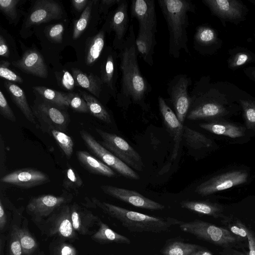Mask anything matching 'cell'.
Segmentation results:
<instances>
[{
    "instance_id": "6da1fadb",
    "label": "cell",
    "mask_w": 255,
    "mask_h": 255,
    "mask_svg": "<svg viewBox=\"0 0 255 255\" xmlns=\"http://www.w3.org/2000/svg\"><path fill=\"white\" fill-rule=\"evenodd\" d=\"M135 39L134 27L131 24L126 40L119 50L121 80L116 100L122 106L133 104L146 107L145 100L151 87L140 70Z\"/></svg>"
},
{
    "instance_id": "4dcf8cb0",
    "label": "cell",
    "mask_w": 255,
    "mask_h": 255,
    "mask_svg": "<svg viewBox=\"0 0 255 255\" xmlns=\"http://www.w3.org/2000/svg\"><path fill=\"white\" fill-rule=\"evenodd\" d=\"M180 205L183 209L215 218L219 217L222 211L219 205L205 201L184 200L180 202Z\"/></svg>"
},
{
    "instance_id": "4fadbf2b",
    "label": "cell",
    "mask_w": 255,
    "mask_h": 255,
    "mask_svg": "<svg viewBox=\"0 0 255 255\" xmlns=\"http://www.w3.org/2000/svg\"><path fill=\"white\" fill-rule=\"evenodd\" d=\"M128 3L127 0H120L116 9L108 16L104 26L106 32L113 31L115 36L113 47L119 50L124 43L129 28V19L128 14Z\"/></svg>"
},
{
    "instance_id": "d4e9b609",
    "label": "cell",
    "mask_w": 255,
    "mask_h": 255,
    "mask_svg": "<svg viewBox=\"0 0 255 255\" xmlns=\"http://www.w3.org/2000/svg\"><path fill=\"white\" fill-rule=\"evenodd\" d=\"M77 157L81 166L91 174L112 177L116 176L114 170L86 151L79 150Z\"/></svg>"
},
{
    "instance_id": "7a4b0ae2",
    "label": "cell",
    "mask_w": 255,
    "mask_h": 255,
    "mask_svg": "<svg viewBox=\"0 0 255 255\" xmlns=\"http://www.w3.org/2000/svg\"><path fill=\"white\" fill-rule=\"evenodd\" d=\"M158 3L168 27L169 54L176 59L182 50L190 54L187 45L188 13L195 12V4L191 0H158Z\"/></svg>"
},
{
    "instance_id": "f1b7e54d",
    "label": "cell",
    "mask_w": 255,
    "mask_h": 255,
    "mask_svg": "<svg viewBox=\"0 0 255 255\" xmlns=\"http://www.w3.org/2000/svg\"><path fill=\"white\" fill-rule=\"evenodd\" d=\"M202 128L217 135L231 138L241 137L245 135V128L237 125L227 123L213 122L199 124Z\"/></svg>"
},
{
    "instance_id": "2e32d148",
    "label": "cell",
    "mask_w": 255,
    "mask_h": 255,
    "mask_svg": "<svg viewBox=\"0 0 255 255\" xmlns=\"http://www.w3.org/2000/svg\"><path fill=\"white\" fill-rule=\"evenodd\" d=\"M101 189L105 194L133 206L149 210H162L165 206L134 190L103 185Z\"/></svg>"
},
{
    "instance_id": "e0dca14e",
    "label": "cell",
    "mask_w": 255,
    "mask_h": 255,
    "mask_svg": "<svg viewBox=\"0 0 255 255\" xmlns=\"http://www.w3.org/2000/svg\"><path fill=\"white\" fill-rule=\"evenodd\" d=\"M0 182L17 187L30 188L50 181L48 175L33 168L18 169L10 172L0 179Z\"/></svg>"
},
{
    "instance_id": "6f0895ef",
    "label": "cell",
    "mask_w": 255,
    "mask_h": 255,
    "mask_svg": "<svg viewBox=\"0 0 255 255\" xmlns=\"http://www.w3.org/2000/svg\"><path fill=\"white\" fill-rule=\"evenodd\" d=\"M189 255H213L210 251L204 249L203 247L198 249Z\"/></svg>"
},
{
    "instance_id": "7c38bea8",
    "label": "cell",
    "mask_w": 255,
    "mask_h": 255,
    "mask_svg": "<svg viewBox=\"0 0 255 255\" xmlns=\"http://www.w3.org/2000/svg\"><path fill=\"white\" fill-rule=\"evenodd\" d=\"M80 134L87 147L98 159L126 178L139 179L140 177L136 172L105 148L90 133L82 130Z\"/></svg>"
},
{
    "instance_id": "bcb514c9",
    "label": "cell",
    "mask_w": 255,
    "mask_h": 255,
    "mask_svg": "<svg viewBox=\"0 0 255 255\" xmlns=\"http://www.w3.org/2000/svg\"><path fill=\"white\" fill-rule=\"evenodd\" d=\"M0 114L4 118L12 122H16V119L14 113L1 90L0 91Z\"/></svg>"
},
{
    "instance_id": "277c9868",
    "label": "cell",
    "mask_w": 255,
    "mask_h": 255,
    "mask_svg": "<svg viewBox=\"0 0 255 255\" xmlns=\"http://www.w3.org/2000/svg\"><path fill=\"white\" fill-rule=\"evenodd\" d=\"M131 19L138 23L135 43L138 54L150 66L154 64L153 55L157 44L155 34L157 32V21L154 0H132L130 6Z\"/></svg>"
},
{
    "instance_id": "30bf717a",
    "label": "cell",
    "mask_w": 255,
    "mask_h": 255,
    "mask_svg": "<svg viewBox=\"0 0 255 255\" xmlns=\"http://www.w3.org/2000/svg\"><path fill=\"white\" fill-rule=\"evenodd\" d=\"M73 195L63 190L59 196L44 194L31 197L28 202L25 210L33 222L45 219L62 206L70 203Z\"/></svg>"
},
{
    "instance_id": "7bdbcfd3",
    "label": "cell",
    "mask_w": 255,
    "mask_h": 255,
    "mask_svg": "<svg viewBox=\"0 0 255 255\" xmlns=\"http://www.w3.org/2000/svg\"><path fill=\"white\" fill-rule=\"evenodd\" d=\"M246 127L249 129H255V102L241 100Z\"/></svg>"
},
{
    "instance_id": "8992f818",
    "label": "cell",
    "mask_w": 255,
    "mask_h": 255,
    "mask_svg": "<svg viewBox=\"0 0 255 255\" xmlns=\"http://www.w3.org/2000/svg\"><path fill=\"white\" fill-rule=\"evenodd\" d=\"M33 223L47 237L72 242L79 239L73 226L69 204L59 207L48 217Z\"/></svg>"
},
{
    "instance_id": "603a6c76",
    "label": "cell",
    "mask_w": 255,
    "mask_h": 255,
    "mask_svg": "<svg viewBox=\"0 0 255 255\" xmlns=\"http://www.w3.org/2000/svg\"><path fill=\"white\" fill-rule=\"evenodd\" d=\"M202 2L220 18L234 21L243 17V5L238 0H203Z\"/></svg>"
},
{
    "instance_id": "cb8c5ba5",
    "label": "cell",
    "mask_w": 255,
    "mask_h": 255,
    "mask_svg": "<svg viewBox=\"0 0 255 255\" xmlns=\"http://www.w3.org/2000/svg\"><path fill=\"white\" fill-rule=\"evenodd\" d=\"M4 85L11 101L18 108L25 118L32 124L36 125L35 118L28 104L24 91L18 85L7 80L4 81Z\"/></svg>"
},
{
    "instance_id": "484cf974",
    "label": "cell",
    "mask_w": 255,
    "mask_h": 255,
    "mask_svg": "<svg viewBox=\"0 0 255 255\" xmlns=\"http://www.w3.org/2000/svg\"><path fill=\"white\" fill-rule=\"evenodd\" d=\"M217 40L216 33L212 28L205 25H200L196 28L193 44L194 49L199 53L209 54Z\"/></svg>"
},
{
    "instance_id": "b9f144b4",
    "label": "cell",
    "mask_w": 255,
    "mask_h": 255,
    "mask_svg": "<svg viewBox=\"0 0 255 255\" xmlns=\"http://www.w3.org/2000/svg\"><path fill=\"white\" fill-rule=\"evenodd\" d=\"M93 0H89L88 4L82 11L79 18L76 21L73 28V38L77 39L86 28L91 14Z\"/></svg>"
},
{
    "instance_id": "11a10c76",
    "label": "cell",
    "mask_w": 255,
    "mask_h": 255,
    "mask_svg": "<svg viewBox=\"0 0 255 255\" xmlns=\"http://www.w3.org/2000/svg\"><path fill=\"white\" fill-rule=\"evenodd\" d=\"M238 225L240 226V227L235 226L230 227L231 233L242 237H247V232L244 227V225L240 223Z\"/></svg>"
},
{
    "instance_id": "681fc988",
    "label": "cell",
    "mask_w": 255,
    "mask_h": 255,
    "mask_svg": "<svg viewBox=\"0 0 255 255\" xmlns=\"http://www.w3.org/2000/svg\"><path fill=\"white\" fill-rule=\"evenodd\" d=\"M120 0H102L99 4V12L107 15L109 9L114 5L118 4Z\"/></svg>"
},
{
    "instance_id": "f5cc1de1",
    "label": "cell",
    "mask_w": 255,
    "mask_h": 255,
    "mask_svg": "<svg viewBox=\"0 0 255 255\" xmlns=\"http://www.w3.org/2000/svg\"><path fill=\"white\" fill-rule=\"evenodd\" d=\"M244 227L247 232V238L249 243V255H255V237L251 231L244 226Z\"/></svg>"
},
{
    "instance_id": "f6af8a7d",
    "label": "cell",
    "mask_w": 255,
    "mask_h": 255,
    "mask_svg": "<svg viewBox=\"0 0 255 255\" xmlns=\"http://www.w3.org/2000/svg\"><path fill=\"white\" fill-rule=\"evenodd\" d=\"M10 63L7 60H1L0 62V76L10 82L22 83L23 82L21 76L9 69Z\"/></svg>"
},
{
    "instance_id": "d6a6232c",
    "label": "cell",
    "mask_w": 255,
    "mask_h": 255,
    "mask_svg": "<svg viewBox=\"0 0 255 255\" xmlns=\"http://www.w3.org/2000/svg\"><path fill=\"white\" fill-rule=\"evenodd\" d=\"M79 92L86 101L89 113L91 115L106 124L112 123L111 116L109 112L97 98L85 91L79 90Z\"/></svg>"
},
{
    "instance_id": "9a60e30c",
    "label": "cell",
    "mask_w": 255,
    "mask_h": 255,
    "mask_svg": "<svg viewBox=\"0 0 255 255\" xmlns=\"http://www.w3.org/2000/svg\"><path fill=\"white\" fill-rule=\"evenodd\" d=\"M63 14V9L57 2L52 0H37L25 16L22 28L28 29L34 25L59 19Z\"/></svg>"
},
{
    "instance_id": "7402d4cb",
    "label": "cell",
    "mask_w": 255,
    "mask_h": 255,
    "mask_svg": "<svg viewBox=\"0 0 255 255\" xmlns=\"http://www.w3.org/2000/svg\"><path fill=\"white\" fill-rule=\"evenodd\" d=\"M118 53L113 47H110L106 54L101 68V78L109 93L115 99L118 90L117 82L118 78Z\"/></svg>"
},
{
    "instance_id": "db71d44e",
    "label": "cell",
    "mask_w": 255,
    "mask_h": 255,
    "mask_svg": "<svg viewBox=\"0 0 255 255\" xmlns=\"http://www.w3.org/2000/svg\"><path fill=\"white\" fill-rule=\"evenodd\" d=\"M89 2L88 0H74L71 3L77 11L81 12L85 9Z\"/></svg>"
},
{
    "instance_id": "816d5d0a",
    "label": "cell",
    "mask_w": 255,
    "mask_h": 255,
    "mask_svg": "<svg viewBox=\"0 0 255 255\" xmlns=\"http://www.w3.org/2000/svg\"><path fill=\"white\" fill-rule=\"evenodd\" d=\"M5 209V207L0 199V232L3 234L7 229L8 224L7 216Z\"/></svg>"
},
{
    "instance_id": "3957f363",
    "label": "cell",
    "mask_w": 255,
    "mask_h": 255,
    "mask_svg": "<svg viewBox=\"0 0 255 255\" xmlns=\"http://www.w3.org/2000/svg\"><path fill=\"white\" fill-rule=\"evenodd\" d=\"M92 207L99 208L118 220L128 231L134 233H161L170 231L181 221L170 217H154L119 207L96 198H92Z\"/></svg>"
},
{
    "instance_id": "680465c9",
    "label": "cell",
    "mask_w": 255,
    "mask_h": 255,
    "mask_svg": "<svg viewBox=\"0 0 255 255\" xmlns=\"http://www.w3.org/2000/svg\"><path fill=\"white\" fill-rule=\"evenodd\" d=\"M6 239V236L3 234L0 233V255H4V248L5 245V242Z\"/></svg>"
},
{
    "instance_id": "ab89813d",
    "label": "cell",
    "mask_w": 255,
    "mask_h": 255,
    "mask_svg": "<svg viewBox=\"0 0 255 255\" xmlns=\"http://www.w3.org/2000/svg\"><path fill=\"white\" fill-rule=\"evenodd\" d=\"M83 185V181L72 167L68 166L65 171L62 186L66 190H76Z\"/></svg>"
},
{
    "instance_id": "836d02e7",
    "label": "cell",
    "mask_w": 255,
    "mask_h": 255,
    "mask_svg": "<svg viewBox=\"0 0 255 255\" xmlns=\"http://www.w3.org/2000/svg\"><path fill=\"white\" fill-rule=\"evenodd\" d=\"M183 138L186 143L191 148L199 149L212 146V140L202 133L183 126Z\"/></svg>"
},
{
    "instance_id": "5bb4252c",
    "label": "cell",
    "mask_w": 255,
    "mask_h": 255,
    "mask_svg": "<svg viewBox=\"0 0 255 255\" xmlns=\"http://www.w3.org/2000/svg\"><path fill=\"white\" fill-rule=\"evenodd\" d=\"M249 174L244 170H233L214 176L196 187L195 192L201 196H208L244 184Z\"/></svg>"
},
{
    "instance_id": "c3c4849f",
    "label": "cell",
    "mask_w": 255,
    "mask_h": 255,
    "mask_svg": "<svg viewBox=\"0 0 255 255\" xmlns=\"http://www.w3.org/2000/svg\"><path fill=\"white\" fill-rule=\"evenodd\" d=\"M251 60V57L247 52H239L231 59L230 66L231 68H238L246 64Z\"/></svg>"
},
{
    "instance_id": "9f6ffc18",
    "label": "cell",
    "mask_w": 255,
    "mask_h": 255,
    "mask_svg": "<svg viewBox=\"0 0 255 255\" xmlns=\"http://www.w3.org/2000/svg\"><path fill=\"white\" fill-rule=\"evenodd\" d=\"M4 155H5V152H4V143L3 142L2 139L1 137H0V170L1 171L3 170V168L4 166Z\"/></svg>"
},
{
    "instance_id": "e575fe53",
    "label": "cell",
    "mask_w": 255,
    "mask_h": 255,
    "mask_svg": "<svg viewBox=\"0 0 255 255\" xmlns=\"http://www.w3.org/2000/svg\"><path fill=\"white\" fill-rule=\"evenodd\" d=\"M32 89L36 96L43 100L63 108L67 109L69 107L68 103L64 99L62 92L44 86H33Z\"/></svg>"
},
{
    "instance_id": "8fae6325",
    "label": "cell",
    "mask_w": 255,
    "mask_h": 255,
    "mask_svg": "<svg viewBox=\"0 0 255 255\" xmlns=\"http://www.w3.org/2000/svg\"><path fill=\"white\" fill-rule=\"evenodd\" d=\"M192 84L190 77L180 74L174 76L167 84V91L175 113L183 124L186 119L190 106L188 88Z\"/></svg>"
},
{
    "instance_id": "74e56055",
    "label": "cell",
    "mask_w": 255,
    "mask_h": 255,
    "mask_svg": "<svg viewBox=\"0 0 255 255\" xmlns=\"http://www.w3.org/2000/svg\"><path fill=\"white\" fill-rule=\"evenodd\" d=\"M50 255H77L76 248L66 240L56 238L49 245Z\"/></svg>"
},
{
    "instance_id": "52a82bcc",
    "label": "cell",
    "mask_w": 255,
    "mask_h": 255,
    "mask_svg": "<svg viewBox=\"0 0 255 255\" xmlns=\"http://www.w3.org/2000/svg\"><path fill=\"white\" fill-rule=\"evenodd\" d=\"M33 115L42 130L47 132L52 129L66 132L70 117L65 108L46 101L37 96L31 107Z\"/></svg>"
},
{
    "instance_id": "91938a15",
    "label": "cell",
    "mask_w": 255,
    "mask_h": 255,
    "mask_svg": "<svg viewBox=\"0 0 255 255\" xmlns=\"http://www.w3.org/2000/svg\"><path fill=\"white\" fill-rule=\"evenodd\" d=\"M250 76L252 77V78L255 80V68H253L251 71H250Z\"/></svg>"
},
{
    "instance_id": "60d3db41",
    "label": "cell",
    "mask_w": 255,
    "mask_h": 255,
    "mask_svg": "<svg viewBox=\"0 0 255 255\" xmlns=\"http://www.w3.org/2000/svg\"><path fill=\"white\" fill-rule=\"evenodd\" d=\"M64 99L74 111L80 113H88L89 110L87 104L79 93L74 92H63Z\"/></svg>"
},
{
    "instance_id": "f546056e",
    "label": "cell",
    "mask_w": 255,
    "mask_h": 255,
    "mask_svg": "<svg viewBox=\"0 0 255 255\" xmlns=\"http://www.w3.org/2000/svg\"><path fill=\"white\" fill-rule=\"evenodd\" d=\"M181 238H173L167 240L160 250L163 255H189L202 247L194 244L185 242Z\"/></svg>"
},
{
    "instance_id": "4316f807",
    "label": "cell",
    "mask_w": 255,
    "mask_h": 255,
    "mask_svg": "<svg viewBox=\"0 0 255 255\" xmlns=\"http://www.w3.org/2000/svg\"><path fill=\"white\" fill-rule=\"evenodd\" d=\"M76 84L99 98L104 86L101 77L90 73L87 74L78 69L72 70Z\"/></svg>"
},
{
    "instance_id": "83f0119b",
    "label": "cell",
    "mask_w": 255,
    "mask_h": 255,
    "mask_svg": "<svg viewBox=\"0 0 255 255\" xmlns=\"http://www.w3.org/2000/svg\"><path fill=\"white\" fill-rule=\"evenodd\" d=\"M91 238L94 242L101 244H131V241L129 238L116 232L101 220L99 223L98 230L91 236Z\"/></svg>"
},
{
    "instance_id": "8d00e7d4",
    "label": "cell",
    "mask_w": 255,
    "mask_h": 255,
    "mask_svg": "<svg viewBox=\"0 0 255 255\" xmlns=\"http://www.w3.org/2000/svg\"><path fill=\"white\" fill-rule=\"evenodd\" d=\"M47 132L55 139L66 158L70 159L73 152L74 143L72 138L64 132L55 129Z\"/></svg>"
},
{
    "instance_id": "94428289",
    "label": "cell",
    "mask_w": 255,
    "mask_h": 255,
    "mask_svg": "<svg viewBox=\"0 0 255 255\" xmlns=\"http://www.w3.org/2000/svg\"><path fill=\"white\" fill-rule=\"evenodd\" d=\"M121 255L109 254V255Z\"/></svg>"
},
{
    "instance_id": "9c48e42d",
    "label": "cell",
    "mask_w": 255,
    "mask_h": 255,
    "mask_svg": "<svg viewBox=\"0 0 255 255\" xmlns=\"http://www.w3.org/2000/svg\"><path fill=\"white\" fill-rule=\"evenodd\" d=\"M101 136L102 145L121 160L139 171L143 169V163L138 153L122 137L114 134L96 128Z\"/></svg>"
},
{
    "instance_id": "ee69618b",
    "label": "cell",
    "mask_w": 255,
    "mask_h": 255,
    "mask_svg": "<svg viewBox=\"0 0 255 255\" xmlns=\"http://www.w3.org/2000/svg\"><path fill=\"white\" fill-rule=\"evenodd\" d=\"M55 77L58 85L62 88L67 91H72L74 88L76 84L74 78L68 71L63 70L55 72Z\"/></svg>"
},
{
    "instance_id": "ac0fdd59",
    "label": "cell",
    "mask_w": 255,
    "mask_h": 255,
    "mask_svg": "<svg viewBox=\"0 0 255 255\" xmlns=\"http://www.w3.org/2000/svg\"><path fill=\"white\" fill-rule=\"evenodd\" d=\"M24 210L21 207L12 212V220L16 224L23 255H45L36 239L29 229L28 219L22 216Z\"/></svg>"
},
{
    "instance_id": "d590c367",
    "label": "cell",
    "mask_w": 255,
    "mask_h": 255,
    "mask_svg": "<svg viewBox=\"0 0 255 255\" xmlns=\"http://www.w3.org/2000/svg\"><path fill=\"white\" fill-rule=\"evenodd\" d=\"M20 0H0V10L11 24H17L20 17Z\"/></svg>"
},
{
    "instance_id": "ba28073f",
    "label": "cell",
    "mask_w": 255,
    "mask_h": 255,
    "mask_svg": "<svg viewBox=\"0 0 255 255\" xmlns=\"http://www.w3.org/2000/svg\"><path fill=\"white\" fill-rule=\"evenodd\" d=\"M178 226L183 232L215 245L225 246L236 241V238L229 230L200 220L181 221Z\"/></svg>"
},
{
    "instance_id": "5b68a950",
    "label": "cell",
    "mask_w": 255,
    "mask_h": 255,
    "mask_svg": "<svg viewBox=\"0 0 255 255\" xmlns=\"http://www.w3.org/2000/svg\"><path fill=\"white\" fill-rule=\"evenodd\" d=\"M216 90L203 77L197 81L190 93V106L186 119L191 121L214 119L226 113L225 108L216 100Z\"/></svg>"
},
{
    "instance_id": "f35d334b",
    "label": "cell",
    "mask_w": 255,
    "mask_h": 255,
    "mask_svg": "<svg viewBox=\"0 0 255 255\" xmlns=\"http://www.w3.org/2000/svg\"><path fill=\"white\" fill-rule=\"evenodd\" d=\"M7 244L8 255H23L16 224L12 220L9 226Z\"/></svg>"
},
{
    "instance_id": "ffe728a7",
    "label": "cell",
    "mask_w": 255,
    "mask_h": 255,
    "mask_svg": "<svg viewBox=\"0 0 255 255\" xmlns=\"http://www.w3.org/2000/svg\"><path fill=\"white\" fill-rule=\"evenodd\" d=\"M70 213L73 228L83 236H92L95 233L94 228L101 220L91 211L81 207L76 202L70 205Z\"/></svg>"
},
{
    "instance_id": "d6986e66",
    "label": "cell",
    "mask_w": 255,
    "mask_h": 255,
    "mask_svg": "<svg viewBox=\"0 0 255 255\" xmlns=\"http://www.w3.org/2000/svg\"><path fill=\"white\" fill-rule=\"evenodd\" d=\"M158 105L164 125L174 141L171 159H176L183 138V125L177 118L175 112L161 96L158 98Z\"/></svg>"
},
{
    "instance_id": "f907efd6",
    "label": "cell",
    "mask_w": 255,
    "mask_h": 255,
    "mask_svg": "<svg viewBox=\"0 0 255 255\" xmlns=\"http://www.w3.org/2000/svg\"><path fill=\"white\" fill-rule=\"evenodd\" d=\"M10 54V47L6 40L3 32L0 30V55L1 57L8 58Z\"/></svg>"
},
{
    "instance_id": "44dd1931",
    "label": "cell",
    "mask_w": 255,
    "mask_h": 255,
    "mask_svg": "<svg viewBox=\"0 0 255 255\" xmlns=\"http://www.w3.org/2000/svg\"><path fill=\"white\" fill-rule=\"evenodd\" d=\"M11 64L25 73L41 78L48 76L46 64L42 55L36 49L26 50L19 59L12 61Z\"/></svg>"
},
{
    "instance_id": "1f68e13d",
    "label": "cell",
    "mask_w": 255,
    "mask_h": 255,
    "mask_svg": "<svg viewBox=\"0 0 255 255\" xmlns=\"http://www.w3.org/2000/svg\"><path fill=\"white\" fill-rule=\"evenodd\" d=\"M106 32L103 28L89 40L85 56L87 65H93L100 57L105 46Z\"/></svg>"
},
{
    "instance_id": "6125c7cd",
    "label": "cell",
    "mask_w": 255,
    "mask_h": 255,
    "mask_svg": "<svg viewBox=\"0 0 255 255\" xmlns=\"http://www.w3.org/2000/svg\"><path fill=\"white\" fill-rule=\"evenodd\" d=\"M154 255H159L154 254Z\"/></svg>"
},
{
    "instance_id": "7dc6e473",
    "label": "cell",
    "mask_w": 255,
    "mask_h": 255,
    "mask_svg": "<svg viewBox=\"0 0 255 255\" xmlns=\"http://www.w3.org/2000/svg\"><path fill=\"white\" fill-rule=\"evenodd\" d=\"M64 27L61 23H58L49 27L46 32L48 38L52 41L61 43L62 41Z\"/></svg>"
}]
</instances>
